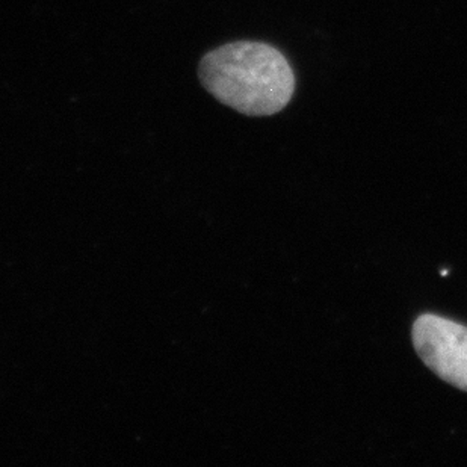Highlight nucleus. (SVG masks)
<instances>
[{
  "instance_id": "nucleus-1",
  "label": "nucleus",
  "mask_w": 467,
  "mask_h": 467,
  "mask_svg": "<svg viewBox=\"0 0 467 467\" xmlns=\"http://www.w3.org/2000/svg\"><path fill=\"white\" fill-rule=\"evenodd\" d=\"M200 80L221 103L252 117L277 114L289 103L296 76L273 46L238 41L208 53Z\"/></svg>"
},
{
  "instance_id": "nucleus-2",
  "label": "nucleus",
  "mask_w": 467,
  "mask_h": 467,
  "mask_svg": "<svg viewBox=\"0 0 467 467\" xmlns=\"http://www.w3.org/2000/svg\"><path fill=\"white\" fill-rule=\"evenodd\" d=\"M413 345L439 379L467 392V327L427 313L413 324Z\"/></svg>"
}]
</instances>
